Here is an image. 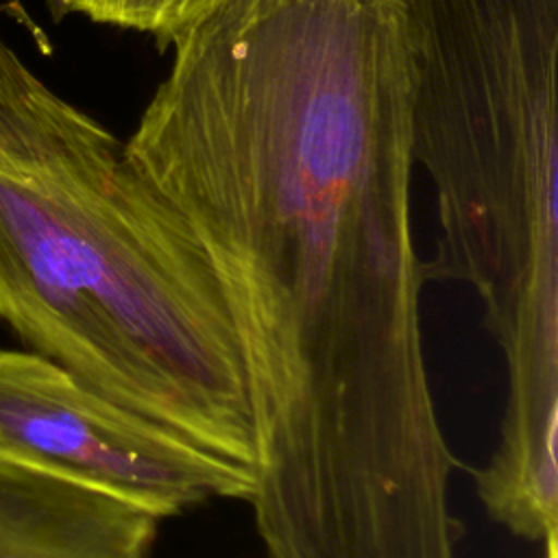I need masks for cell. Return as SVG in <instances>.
<instances>
[{
    "label": "cell",
    "mask_w": 558,
    "mask_h": 558,
    "mask_svg": "<svg viewBox=\"0 0 558 558\" xmlns=\"http://www.w3.org/2000/svg\"><path fill=\"white\" fill-rule=\"evenodd\" d=\"M0 323L116 405L253 471L246 373L205 255L124 142L2 39Z\"/></svg>",
    "instance_id": "obj_1"
},
{
    "label": "cell",
    "mask_w": 558,
    "mask_h": 558,
    "mask_svg": "<svg viewBox=\"0 0 558 558\" xmlns=\"http://www.w3.org/2000/svg\"><path fill=\"white\" fill-rule=\"evenodd\" d=\"M408 33L425 277L475 292L504 360L486 475L538 493L558 480V0H408Z\"/></svg>",
    "instance_id": "obj_2"
},
{
    "label": "cell",
    "mask_w": 558,
    "mask_h": 558,
    "mask_svg": "<svg viewBox=\"0 0 558 558\" xmlns=\"http://www.w3.org/2000/svg\"><path fill=\"white\" fill-rule=\"evenodd\" d=\"M0 460L85 482L170 519L248 501L253 471L116 405L33 351L0 349Z\"/></svg>",
    "instance_id": "obj_3"
},
{
    "label": "cell",
    "mask_w": 558,
    "mask_h": 558,
    "mask_svg": "<svg viewBox=\"0 0 558 558\" xmlns=\"http://www.w3.org/2000/svg\"><path fill=\"white\" fill-rule=\"evenodd\" d=\"M159 521L105 488L0 460V558H150Z\"/></svg>",
    "instance_id": "obj_4"
},
{
    "label": "cell",
    "mask_w": 558,
    "mask_h": 558,
    "mask_svg": "<svg viewBox=\"0 0 558 558\" xmlns=\"http://www.w3.org/2000/svg\"><path fill=\"white\" fill-rule=\"evenodd\" d=\"M231 0H48L52 15H83L89 22L153 37L161 50L196 28Z\"/></svg>",
    "instance_id": "obj_5"
},
{
    "label": "cell",
    "mask_w": 558,
    "mask_h": 558,
    "mask_svg": "<svg viewBox=\"0 0 558 558\" xmlns=\"http://www.w3.org/2000/svg\"><path fill=\"white\" fill-rule=\"evenodd\" d=\"M543 558H558V530L543 538Z\"/></svg>",
    "instance_id": "obj_6"
}]
</instances>
